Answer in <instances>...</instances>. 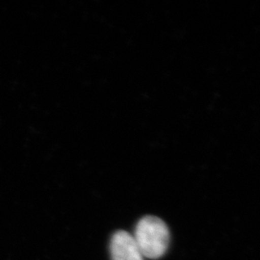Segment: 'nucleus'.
<instances>
[{
    "label": "nucleus",
    "instance_id": "f257e3e1",
    "mask_svg": "<svg viewBox=\"0 0 260 260\" xmlns=\"http://www.w3.org/2000/svg\"><path fill=\"white\" fill-rule=\"evenodd\" d=\"M144 257L156 259L167 251L170 233L166 223L157 217L147 216L141 219L133 235Z\"/></svg>",
    "mask_w": 260,
    "mask_h": 260
},
{
    "label": "nucleus",
    "instance_id": "f03ea898",
    "mask_svg": "<svg viewBox=\"0 0 260 260\" xmlns=\"http://www.w3.org/2000/svg\"><path fill=\"white\" fill-rule=\"evenodd\" d=\"M112 260H144L133 235L124 231L114 233L110 243Z\"/></svg>",
    "mask_w": 260,
    "mask_h": 260
}]
</instances>
